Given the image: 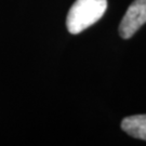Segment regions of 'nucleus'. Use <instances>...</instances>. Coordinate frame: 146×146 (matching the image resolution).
<instances>
[{"mask_svg":"<svg viewBox=\"0 0 146 146\" xmlns=\"http://www.w3.org/2000/svg\"><path fill=\"white\" fill-rule=\"evenodd\" d=\"M106 9L107 0H76L66 19L68 31L73 35L84 31L99 21Z\"/></svg>","mask_w":146,"mask_h":146,"instance_id":"obj_1","label":"nucleus"},{"mask_svg":"<svg viewBox=\"0 0 146 146\" xmlns=\"http://www.w3.org/2000/svg\"><path fill=\"white\" fill-rule=\"evenodd\" d=\"M146 23V0H134L120 22L119 34L129 39Z\"/></svg>","mask_w":146,"mask_h":146,"instance_id":"obj_2","label":"nucleus"},{"mask_svg":"<svg viewBox=\"0 0 146 146\" xmlns=\"http://www.w3.org/2000/svg\"><path fill=\"white\" fill-rule=\"evenodd\" d=\"M121 128L132 137L146 141V115L129 116L122 120Z\"/></svg>","mask_w":146,"mask_h":146,"instance_id":"obj_3","label":"nucleus"}]
</instances>
